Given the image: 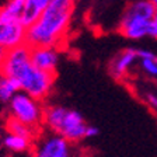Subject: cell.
<instances>
[{"label": "cell", "mask_w": 157, "mask_h": 157, "mask_svg": "<svg viewBox=\"0 0 157 157\" xmlns=\"http://www.w3.org/2000/svg\"><path fill=\"white\" fill-rule=\"evenodd\" d=\"M2 76L17 80L20 90L36 100H44L52 90L56 73L41 70L31 62V48L27 44L9 49L0 63Z\"/></svg>", "instance_id": "1"}, {"label": "cell", "mask_w": 157, "mask_h": 157, "mask_svg": "<svg viewBox=\"0 0 157 157\" xmlns=\"http://www.w3.org/2000/svg\"><path fill=\"white\" fill-rule=\"evenodd\" d=\"M75 0H53L45 7L39 17L27 27L25 44L29 48L55 46L66 38L72 21Z\"/></svg>", "instance_id": "2"}, {"label": "cell", "mask_w": 157, "mask_h": 157, "mask_svg": "<svg viewBox=\"0 0 157 157\" xmlns=\"http://www.w3.org/2000/svg\"><path fill=\"white\" fill-rule=\"evenodd\" d=\"M154 16L156 9L150 0H136L125 9L118 29L128 39H142L144 36L157 38Z\"/></svg>", "instance_id": "3"}, {"label": "cell", "mask_w": 157, "mask_h": 157, "mask_svg": "<svg viewBox=\"0 0 157 157\" xmlns=\"http://www.w3.org/2000/svg\"><path fill=\"white\" fill-rule=\"evenodd\" d=\"M44 124L52 133L60 135L72 143L86 137L87 124L83 115L62 105H52L44 109Z\"/></svg>", "instance_id": "4"}, {"label": "cell", "mask_w": 157, "mask_h": 157, "mask_svg": "<svg viewBox=\"0 0 157 157\" xmlns=\"http://www.w3.org/2000/svg\"><path fill=\"white\" fill-rule=\"evenodd\" d=\"M9 112L10 117L24 122L34 129L44 121V108L41 107V101L21 90L16 93L9 101Z\"/></svg>", "instance_id": "5"}, {"label": "cell", "mask_w": 157, "mask_h": 157, "mask_svg": "<svg viewBox=\"0 0 157 157\" xmlns=\"http://www.w3.org/2000/svg\"><path fill=\"white\" fill-rule=\"evenodd\" d=\"M34 157H75V150L72 142L60 135L51 133L36 144Z\"/></svg>", "instance_id": "6"}, {"label": "cell", "mask_w": 157, "mask_h": 157, "mask_svg": "<svg viewBox=\"0 0 157 157\" xmlns=\"http://www.w3.org/2000/svg\"><path fill=\"white\" fill-rule=\"evenodd\" d=\"M27 28L21 21L0 18V46L6 51L25 44Z\"/></svg>", "instance_id": "7"}, {"label": "cell", "mask_w": 157, "mask_h": 157, "mask_svg": "<svg viewBox=\"0 0 157 157\" xmlns=\"http://www.w3.org/2000/svg\"><path fill=\"white\" fill-rule=\"evenodd\" d=\"M31 62L41 70L56 73L59 63V52L55 46H36L31 48Z\"/></svg>", "instance_id": "8"}, {"label": "cell", "mask_w": 157, "mask_h": 157, "mask_svg": "<svg viewBox=\"0 0 157 157\" xmlns=\"http://www.w3.org/2000/svg\"><path fill=\"white\" fill-rule=\"evenodd\" d=\"M137 59V49L128 48L122 52H119L114 59L111 60L109 65V73L114 78L121 80L122 77H125L128 73V70L132 67V65L135 63V60Z\"/></svg>", "instance_id": "9"}, {"label": "cell", "mask_w": 157, "mask_h": 157, "mask_svg": "<svg viewBox=\"0 0 157 157\" xmlns=\"http://www.w3.org/2000/svg\"><path fill=\"white\" fill-rule=\"evenodd\" d=\"M51 2L53 0H24V14L21 18L23 25L25 28L31 25Z\"/></svg>", "instance_id": "10"}, {"label": "cell", "mask_w": 157, "mask_h": 157, "mask_svg": "<svg viewBox=\"0 0 157 157\" xmlns=\"http://www.w3.org/2000/svg\"><path fill=\"white\" fill-rule=\"evenodd\" d=\"M24 14V0H7V3L0 9V18L21 21Z\"/></svg>", "instance_id": "11"}, {"label": "cell", "mask_w": 157, "mask_h": 157, "mask_svg": "<svg viewBox=\"0 0 157 157\" xmlns=\"http://www.w3.org/2000/svg\"><path fill=\"white\" fill-rule=\"evenodd\" d=\"M6 129H7V133L17 135V136L25 137V139H29V140H33V137L35 136L34 128L28 126L24 122L18 121V119H16L13 117H10L6 121Z\"/></svg>", "instance_id": "12"}, {"label": "cell", "mask_w": 157, "mask_h": 157, "mask_svg": "<svg viewBox=\"0 0 157 157\" xmlns=\"http://www.w3.org/2000/svg\"><path fill=\"white\" fill-rule=\"evenodd\" d=\"M20 91V84L17 80L7 76L0 77V101L9 102L16 93Z\"/></svg>", "instance_id": "13"}, {"label": "cell", "mask_w": 157, "mask_h": 157, "mask_svg": "<svg viewBox=\"0 0 157 157\" xmlns=\"http://www.w3.org/2000/svg\"><path fill=\"white\" fill-rule=\"evenodd\" d=\"M3 144L9 149V150L14 151V153H21V151H25L29 149L31 140H29V139H25V137L13 135V133H7L3 139Z\"/></svg>", "instance_id": "14"}, {"label": "cell", "mask_w": 157, "mask_h": 157, "mask_svg": "<svg viewBox=\"0 0 157 157\" xmlns=\"http://www.w3.org/2000/svg\"><path fill=\"white\" fill-rule=\"evenodd\" d=\"M140 66L143 69V72L147 73L149 76L157 77V60L156 56L154 58H144L140 59Z\"/></svg>", "instance_id": "15"}, {"label": "cell", "mask_w": 157, "mask_h": 157, "mask_svg": "<svg viewBox=\"0 0 157 157\" xmlns=\"http://www.w3.org/2000/svg\"><path fill=\"white\" fill-rule=\"evenodd\" d=\"M100 135V129L94 125H87L86 126V137H95Z\"/></svg>", "instance_id": "16"}, {"label": "cell", "mask_w": 157, "mask_h": 157, "mask_svg": "<svg viewBox=\"0 0 157 157\" xmlns=\"http://www.w3.org/2000/svg\"><path fill=\"white\" fill-rule=\"evenodd\" d=\"M154 53L147 51V49H137V59H144V58H154Z\"/></svg>", "instance_id": "17"}, {"label": "cell", "mask_w": 157, "mask_h": 157, "mask_svg": "<svg viewBox=\"0 0 157 157\" xmlns=\"http://www.w3.org/2000/svg\"><path fill=\"white\" fill-rule=\"evenodd\" d=\"M146 101L151 108L157 109V95L156 94H147L146 95Z\"/></svg>", "instance_id": "18"}, {"label": "cell", "mask_w": 157, "mask_h": 157, "mask_svg": "<svg viewBox=\"0 0 157 157\" xmlns=\"http://www.w3.org/2000/svg\"><path fill=\"white\" fill-rule=\"evenodd\" d=\"M6 53H7V51L3 48V46H0V63L3 62V59H4V56H6Z\"/></svg>", "instance_id": "19"}, {"label": "cell", "mask_w": 157, "mask_h": 157, "mask_svg": "<svg viewBox=\"0 0 157 157\" xmlns=\"http://www.w3.org/2000/svg\"><path fill=\"white\" fill-rule=\"evenodd\" d=\"M151 2V4L154 6V9H156V11H157V0H150Z\"/></svg>", "instance_id": "20"}, {"label": "cell", "mask_w": 157, "mask_h": 157, "mask_svg": "<svg viewBox=\"0 0 157 157\" xmlns=\"http://www.w3.org/2000/svg\"><path fill=\"white\" fill-rule=\"evenodd\" d=\"M154 23H156V25H157V11H156V16H154Z\"/></svg>", "instance_id": "21"}, {"label": "cell", "mask_w": 157, "mask_h": 157, "mask_svg": "<svg viewBox=\"0 0 157 157\" xmlns=\"http://www.w3.org/2000/svg\"><path fill=\"white\" fill-rule=\"evenodd\" d=\"M0 77H2V72H0Z\"/></svg>", "instance_id": "22"}, {"label": "cell", "mask_w": 157, "mask_h": 157, "mask_svg": "<svg viewBox=\"0 0 157 157\" xmlns=\"http://www.w3.org/2000/svg\"><path fill=\"white\" fill-rule=\"evenodd\" d=\"M156 60H157V56H156Z\"/></svg>", "instance_id": "23"}]
</instances>
